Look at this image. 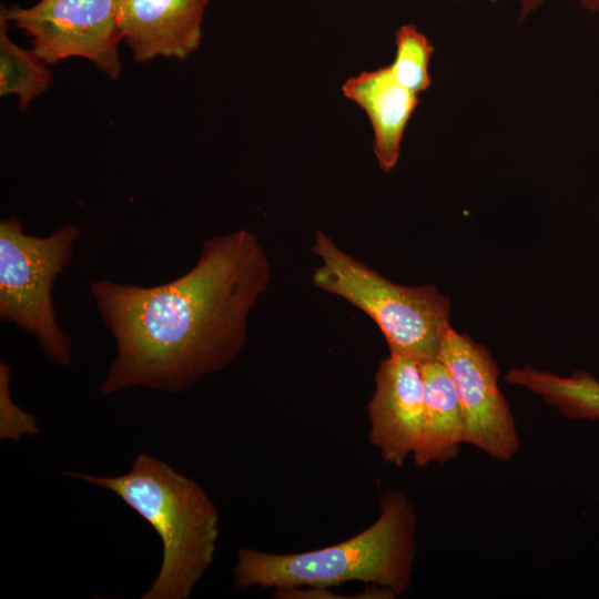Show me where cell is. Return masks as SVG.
Returning a JSON list of instances; mask_svg holds the SVG:
<instances>
[{
    "mask_svg": "<svg viewBox=\"0 0 599 599\" xmlns=\"http://www.w3.org/2000/svg\"><path fill=\"white\" fill-rule=\"evenodd\" d=\"M272 280L270 258L245 229L206 238L196 263L156 286L98 280L97 309L116 347L100 385L183 393L227 367L247 338V318Z\"/></svg>",
    "mask_w": 599,
    "mask_h": 599,
    "instance_id": "obj_1",
    "label": "cell"
},
{
    "mask_svg": "<svg viewBox=\"0 0 599 599\" xmlns=\"http://www.w3.org/2000/svg\"><path fill=\"white\" fill-rule=\"evenodd\" d=\"M417 517L410 500L388 491L380 514L365 530L342 542L305 552L268 554L242 547L236 554L234 586L328 588L362 581L404 596L412 587Z\"/></svg>",
    "mask_w": 599,
    "mask_h": 599,
    "instance_id": "obj_2",
    "label": "cell"
},
{
    "mask_svg": "<svg viewBox=\"0 0 599 599\" xmlns=\"http://www.w3.org/2000/svg\"><path fill=\"white\" fill-rule=\"evenodd\" d=\"M65 475L115 494L158 534L162 562L141 599H186L192 593L213 561L220 531L217 508L197 483L146 453L119 476Z\"/></svg>",
    "mask_w": 599,
    "mask_h": 599,
    "instance_id": "obj_3",
    "label": "cell"
},
{
    "mask_svg": "<svg viewBox=\"0 0 599 599\" xmlns=\"http://www.w3.org/2000/svg\"><path fill=\"white\" fill-rule=\"evenodd\" d=\"M319 265L315 287L338 296L369 316L382 331L389 354L418 364L438 359L450 327V302L434 285L396 284L342 250L317 230L311 246Z\"/></svg>",
    "mask_w": 599,
    "mask_h": 599,
    "instance_id": "obj_4",
    "label": "cell"
},
{
    "mask_svg": "<svg viewBox=\"0 0 599 599\" xmlns=\"http://www.w3.org/2000/svg\"><path fill=\"white\" fill-rule=\"evenodd\" d=\"M80 236L75 224L39 237L26 234L16 216L0 222V319L33 335L42 354L63 367L72 366L71 338L57 322L52 291Z\"/></svg>",
    "mask_w": 599,
    "mask_h": 599,
    "instance_id": "obj_5",
    "label": "cell"
},
{
    "mask_svg": "<svg viewBox=\"0 0 599 599\" xmlns=\"http://www.w3.org/2000/svg\"><path fill=\"white\" fill-rule=\"evenodd\" d=\"M0 14L30 37L31 49L47 64L83 58L110 79L121 78L118 0H40L29 8L2 4Z\"/></svg>",
    "mask_w": 599,
    "mask_h": 599,
    "instance_id": "obj_6",
    "label": "cell"
},
{
    "mask_svg": "<svg viewBox=\"0 0 599 599\" xmlns=\"http://www.w3.org/2000/svg\"><path fill=\"white\" fill-rule=\"evenodd\" d=\"M438 359L447 368L459 398L464 443L495 459L511 460L519 449V436L498 386V365L488 349L450 326L444 335Z\"/></svg>",
    "mask_w": 599,
    "mask_h": 599,
    "instance_id": "obj_7",
    "label": "cell"
},
{
    "mask_svg": "<svg viewBox=\"0 0 599 599\" xmlns=\"http://www.w3.org/2000/svg\"><path fill=\"white\" fill-rule=\"evenodd\" d=\"M368 441L384 461L403 467L420 440L425 418V389L420 364L389 354L375 374V390L367 405Z\"/></svg>",
    "mask_w": 599,
    "mask_h": 599,
    "instance_id": "obj_8",
    "label": "cell"
},
{
    "mask_svg": "<svg viewBox=\"0 0 599 599\" xmlns=\"http://www.w3.org/2000/svg\"><path fill=\"white\" fill-rule=\"evenodd\" d=\"M210 0H118L121 35L138 62L183 60L202 40Z\"/></svg>",
    "mask_w": 599,
    "mask_h": 599,
    "instance_id": "obj_9",
    "label": "cell"
},
{
    "mask_svg": "<svg viewBox=\"0 0 599 599\" xmlns=\"http://www.w3.org/2000/svg\"><path fill=\"white\" fill-rule=\"evenodd\" d=\"M342 92L367 115L374 133L373 150L385 173L397 164L407 124L418 105V94L394 78L389 65L347 79Z\"/></svg>",
    "mask_w": 599,
    "mask_h": 599,
    "instance_id": "obj_10",
    "label": "cell"
},
{
    "mask_svg": "<svg viewBox=\"0 0 599 599\" xmlns=\"http://www.w3.org/2000/svg\"><path fill=\"white\" fill-rule=\"evenodd\" d=\"M425 389V418L413 453L418 467L443 464L458 455L464 443V418L451 377L439 361L420 364Z\"/></svg>",
    "mask_w": 599,
    "mask_h": 599,
    "instance_id": "obj_11",
    "label": "cell"
},
{
    "mask_svg": "<svg viewBox=\"0 0 599 599\" xmlns=\"http://www.w3.org/2000/svg\"><path fill=\"white\" fill-rule=\"evenodd\" d=\"M506 380L542 397L567 418L599 419V380L586 370L559 376L526 366L510 369Z\"/></svg>",
    "mask_w": 599,
    "mask_h": 599,
    "instance_id": "obj_12",
    "label": "cell"
},
{
    "mask_svg": "<svg viewBox=\"0 0 599 599\" xmlns=\"http://www.w3.org/2000/svg\"><path fill=\"white\" fill-rule=\"evenodd\" d=\"M9 24L0 14V95H18L19 108L26 111L34 98L52 85L53 74L32 49H23L10 40Z\"/></svg>",
    "mask_w": 599,
    "mask_h": 599,
    "instance_id": "obj_13",
    "label": "cell"
},
{
    "mask_svg": "<svg viewBox=\"0 0 599 599\" xmlns=\"http://www.w3.org/2000/svg\"><path fill=\"white\" fill-rule=\"evenodd\" d=\"M395 57L389 65L394 78L409 91L419 94L430 84L429 62L434 47L415 26L404 24L395 33Z\"/></svg>",
    "mask_w": 599,
    "mask_h": 599,
    "instance_id": "obj_14",
    "label": "cell"
},
{
    "mask_svg": "<svg viewBox=\"0 0 599 599\" xmlns=\"http://www.w3.org/2000/svg\"><path fill=\"white\" fill-rule=\"evenodd\" d=\"M11 367L0 363V439L19 441L40 433L37 417L18 406L10 392Z\"/></svg>",
    "mask_w": 599,
    "mask_h": 599,
    "instance_id": "obj_15",
    "label": "cell"
},
{
    "mask_svg": "<svg viewBox=\"0 0 599 599\" xmlns=\"http://www.w3.org/2000/svg\"><path fill=\"white\" fill-rule=\"evenodd\" d=\"M546 0H518L519 3V23L524 22L531 13L538 10ZM585 9L599 11V0H577Z\"/></svg>",
    "mask_w": 599,
    "mask_h": 599,
    "instance_id": "obj_16",
    "label": "cell"
},
{
    "mask_svg": "<svg viewBox=\"0 0 599 599\" xmlns=\"http://www.w3.org/2000/svg\"><path fill=\"white\" fill-rule=\"evenodd\" d=\"M457 1H461V0H457Z\"/></svg>",
    "mask_w": 599,
    "mask_h": 599,
    "instance_id": "obj_17",
    "label": "cell"
}]
</instances>
